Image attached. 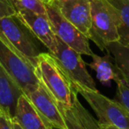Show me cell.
I'll use <instances>...</instances> for the list:
<instances>
[{
    "label": "cell",
    "mask_w": 129,
    "mask_h": 129,
    "mask_svg": "<svg viewBox=\"0 0 129 129\" xmlns=\"http://www.w3.org/2000/svg\"><path fill=\"white\" fill-rule=\"evenodd\" d=\"M35 72L39 82L44 87L58 108H70L76 90L55 57L50 52H42L37 57Z\"/></svg>",
    "instance_id": "6da1fadb"
},
{
    "label": "cell",
    "mask_w": 129,
    "mask_h": 129,
    "mask_svg": "<svg viewBox=\"0 0 129 129\" xmlns=\"http://www.w3.org/2000/svg\"><path fill=\"white\" fill-rule=\"evenodd\" d=\"M0 64L27 95L40 84L30 62L0 36Z\"/></svg>",
    "instance_id": "7a4b0ae2"
},
{
    "label": "cell",
    "mask_w": 129,
    "mask_h": 129,
    "mask_svg": "<svg viewBox=\"0 0 129 129\" xmlns=\"http://www.w3.org/2000/svg\"><path fill=\"white\" fill-rule=\"evenodd\" d=\"M74 87L95 111L99 124L129 129V113L117 101L108 98L97 89L90 90L74 85Z\"/></svg>",
    "instance_id": "3957f363"
},
{
    "label": "cell",
    "mask_w": 129,
    "mask_h": 129,
    "mask_svg": "<svg viewBox=\"0 0 129 129\" xmlns=\"http://www.w3.org/2000/svg\"><path fill=\"white\" fill-rule=\"evenodd\" d=\"M0 36L36 67L37 57L42 53L30 31L14 15L0 18Z\"/></svg>",
    "instance_id": "277c9868"
},
{
    "label": "cell",
    "mask_w": 129,
    "mask_h": 129,
    "mask_svg": "<svg viewBox=\"0 0 129 129\" xmlns=\"http://www.w3.org/2000/svg\"><path fill=\"white\" fill-rule=\"evenodd\" d=\"M89 2L91 14L89 40H92L100 50L106 51L109 43L119 40L116 24L106 0H89Z\"/></svg>",
    "instance_id": "5b68a950"
},
{
    "label": "cell",
    "mask_w": 129,
    "mask_h": 129,
    "mask_svg": "<svg viewBox=\"0 0 129 129\" xmlns=\"http://www.w3.org/2000/svg\"><path fill=\"white\" fill-rule=\"evenodd\" d=\"M51 55L74 86L90 90L96 89L95 81L88 72L86 63L76 50L57 38V50Z\"/></svg>",
    "instance_id": "8992f818"
},
{
    "label": "cell",
    "mask_w": 129,
    "mask_h": 129,
    "mask_svg": "<svg viewBox=\"0 0 129 129\" xmlns=\"http://www.w3.org/2000/svg\"><path fill=\"white\" fill-rule=\"evenodd\" d=\"M45 7L57 38L81 55L91 57L94 52L90 48L89 39L64 18L52 2L45 3Z\"/></svg>",
    "instance_id": "52a82bcc"
},
{
    "label": "cell",
    "mask_w": 129,
    "mask_h": 129,
    "mask_svg": "<svg viewBox=\"0 0 129 129\" xmlns=\"http://www.w3.org/2000/svg\"><path fill=\"white\" fill-rule=\"evenodd\" d=\"M15 16L38 41L48 49L50 54L55 53L57 50V36L52 29L48 16L24 9L16 10Z\"/></svg>",
    "instance_id": "ba28073f"
},
{
    "label": "cell",
    "mask_w": 129,
    "mask_h": 129,
    "mask_svg": "<svg viewBox=\"0 0 129 129\" xmlns=\"http://www.w3.org/2000/svg\"><path fill=\"white\" fill-rule=\"evenodd\" d=\"M25 95L50 126L56 129H67L57 104L41 83L33 91Z\"/></svg>",
    "instance_id": "9c48e42d"
},
{
    "label": "cell",
    "mask_w": 129,
    "mask_h": 129,
    "mask_svg": "<svg viewBox=\"0 0 129 129\" xmlns=\"http://www.w3.org/2000/svg\"><path fill=\"white\" fill-rule=\"evenodd\" d=\"M50 2L70 23L89 39L91 30L89 0H51Z\"/></svg>",
    "instance_id": "30bf717a"
},
{
    "label": "cell",
    "mask_w": 129,
    "mask_h": 129,
    "mask_svg": "<svg viewBox=\"0 0 129 129\" xmlns=\"http://www.w3.org/2000/svg\"><path fill=\"white\" fill-rule=\"evenodd\" d=\"M23 91L0 64V109L13 118L19 97Z\"/></svg>",
    "instance_id": "8fae6325"
},
{
    "label": "cell",
    "mask_w": 129,
    "mask_h": 129,
    "mask_svg": "<svg viewBox=\"0 0 129 129\" xmlns=\"http://www.w3.org/2000/svg\"><path fill=\"white\" fill-rule=\"evenodd\" d=\"M13 119L22 129H53L43 119L24 94L18 99Z\"/></svg>",
    "instance_id": "7c38bea8"
},
{
    "label": "cell",
    "mask_w": 129,
    "mask_h": 129,
    "mask_svg": "<svg viewBox=\"0 0 129 129\" xmlns=\"http://www.w3.org/2000/svg\"><path fill=\"white\" fill-rule=\"evenodd\" d=\"M116 24L121 44L129 46V0H106Z\"/></svg>",
    "instance_id": "4fadbf2b"
},
{
    "label": "cell",
    "mask_w": 129,
    "mask_h": 129,
    "mask_svg": "<svg viewBox=\"0 0 129 129\" xmlns=\"http://www.w3.org/2000/svg\"><path fill=\"white\" fill-rule=\"evenodd\" d=\"M92 61L86 64L95 73L96 79L101 84L106 87H111V81H114L118 72L114 59L108 53L104 56H99L93 53L91 56Z\"/></svg>",
    "instance_id": "5bb4252c"
},
{
    "label": "cell",
    "mask_w": 129,
    "mask_h": 129,
    "mask_svg": "<svg viewBox=\"0 0 129 129\" xmlns=\"http://www.w3.org/2000/svg\"><path fill=\"white\" fill-rule=\"evenodd\" d=\"M106 51L111 54L118 72L129 83V46L121 44L119 42H114L106 46Z\"/></svg>",
    "instance_id": "9a60e30c"
},
{
    "label": "cell",
    "mask_w": 129,
    "mask_h": 129,
    "mask_svg": "<svg viewBox=\"0 0 129 129\" xmlns=\"http://www.w3.org/2000/svg\"><path fill=\"white\" fill-rule=\"evenodd\" d=\"M117 72L118 74L114 79L117 84V95L114 100L117 101L129 113V83L122 77L120 73L118 72V67Z\"/></svg>",
    "instance_id": "2e32d148"
},
{
    "label": "cell",
    "mask_w": 129,
    "mask_h": 129,
    "mask_svg": "<svg viewBox=\"0 0 129 129\" xmlns=\"http://www.w3.org/2000/svg\"><path fill=\"white\" fill-rule=\"evenodd\" d=\"M15 10L24 9L40 15L47 16L45 3L42 0H10Z\"/></svg>",
    "instance_id": "e0dca14e"
},
{
    "label": "cell",
    "mask_w": 129,
    "mask_h": 129,
    "mask_svg": "<svg viewBox=\"0 0 129 129\" xmlns=\"http://www.w3.org/2000/svg\"><path fill=\"white\" fill-rule=\"evenodd\" d=\"M61 114L67 124V129H90L88 125L81 121L77 117L74 115L72 110L69 108H59ZM56 129V128H53Z\"/></svg>",
    "instance_id": "ac0fdd59"
},
{
    "label": "cell",
    "mask_w": 129,
    "mask_h": 129,
    "mask_svg": "<svg viewBox=\"0 0 129 129\" xmlns=\"http://www.w3.org/2000/svg\"><path fill=\"white\" fill-rule=\"evenodd\" d=\"M15 13L16 10L10 2V0H0V18L14 15Z\"/></svg>",
    "instance_id": "d6986e66"
},
{
    "label": "cell",
    "mask_w": 129,
    "mask_h": 129,
    "mask_svg": "<svg viewBox=\"0 0 129 129\" xmlns=\"http://www.w3.org/2000/svg\"><path fill=\"white\" fill-rule=\"evenodd\" d=\"M0 129H14L13 118L0 109Z\"/></svg>",
    "instance_id": "ffe728a7"
},
{
    "label": "cell",
    "mask_w": 129,
    "mask_h": 129,
    "mask_svg": "<svg viewBox=\"0 0 129 129\" xmlns=\"http://www.w3.org/2000/svg\"><path fill=\"white\" fill-rule=\"evenodd\" d=\"M97 129H121L112 125H106V124H99Z\"/></svg>",
    "instance_id": "44dd1931"
},
{
    "label": "cell",
    "mask_w": 129,
    "mask_h": 129,
    "mask_svg": "<svg viewBox=\"0 0 129 129\" xmlns=\"http://www.w3.org/2000/svg\"><path fill=\"white\" fill-rule=\"evenodd\" d=\"M13 128H14V129H22L21 126H20V125H19V124L17 123V122L15 121L13 118Z\"/></svg>",
    "instance_id": "7402d4cb"
},
{
    "label": "cell",
    "mask_w": 129,
    "mask_h": 129,
    "mask_svg": "<svg viewBox=\"0 0 129 129\" xmlns=\"http://www.w3.org/2000/svg\"><path fill=\"white\" fill-rule=\"evenodd\" d=\"M42 1H43V2H44V3H47V1H48V0H42Z\"/></svg>",
    "instance_id": "603a6c76"
},
{
    "label": "cell",
    "mask_w": 129,
    "mask_h": 129,
    "mask_svg": "<svg viewBox=\"0 0 129 129\" xmlns=\"http://www.w3.org/2000/svg\"><path fill=\"white\" fill-rule=\"evenodd\" d=\"M50 1H51V0H48V1H47V3H48V2H50Z\"/></svg>",
    "instance_id": "cb8c5ba5"
}]
</instances>
